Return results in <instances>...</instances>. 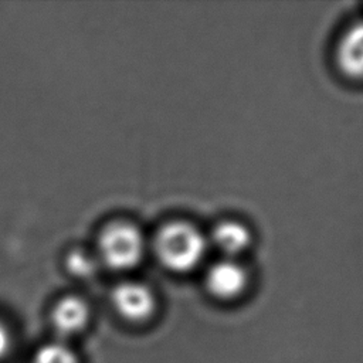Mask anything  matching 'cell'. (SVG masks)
I'll use <instances>...</instances> for the list:
<instances>
[{"label": "cell", "instance_id": "6da1fadb", "mask_svg": "<svg viewBox=\"0 0 363 363\" xmlns=\"http://www.w3.org/2000/svg\"><path fill=\"white\" fill-rule=\"evenodd\" d=\"M206 238L191 224L174 221L166 224L156 237L155 248L160 262L170 271L193 269L206 254Z\"/></svg>", "mask_w": 363, "mask_h": 363}, {"label": "cell", "instance_id": "7a4b0ae2", "mask_svg": "<svg viewBox=\"0 0 363 363\" xmlns=\"http://www.w3.org/2000/svg\"><path fill=\"white\" fill-rule=\"evenodd\" d=\"M99 252L108 267L113 269H129L142 258V234L135 225L128 223L111 224L101 233Z\"/></svg>", "mask_w": 363, "mask_h": 363}, {"label": "cell", "instance_id": "3957f363", "mask_svg": "<svg viewBox=\"0 0 363 363\" xmlns=\"http://www.w3.org/2000/svg\"><path fill=\"white\" fill-rule=\"evenodd\" d=\"M111 299L116 312L130 322L149 319L156 308L152 291L139 282L119 284L112 291Z\"/></svg>", "mask_w": 363, "mask_h": 363}, {"label": "cell", "instance_id": "277c9868", "mask_svg": "<svg viewBox=\"0 0 363 363\" xmlns=\"http://www.w3.org/2000/svg\"><path fill=\"white\" fill-rule=\"evenodd\" d=\"M248 274L245 268L234 259H221L210 267L206 274L208 292L220 299L238 296L247 286Z\"/></svg>", "mask_w": 363, "mask_h": 363}, {"label": "cell", "instance_id": "5b68a950", "mask_svg": "<svg viewBox=\"0 0 363 363\" xmlns=\"http://www.w3.org/2000/svg\"><path fill=\"white\" fill-rule=\"evenodd\" d=\"M336 64L346 77L363 79V21L350 26L340 37Z\"/></svg>", "mask_w": 363, "mask_h": 363}, {"label": "cell", "instance_id": "8992f818", "mask_svg": "<svg viewBox=\"0 0 363 363\" xmlns=\"http://www.w3.org/2000/svg\"><path fill=\"white\" fill-rule=\"evenodd\" d=\"M88 305L77 296H67L54 306L51 322L57 333L67 337L81 332L88 323Z\"/></svg>", "mask_w": 363, "mask_h": 363}, {"label": "cell", "instance_id": "52a82bcc", "mask_svg": "<svg viewBox=\"0 0 363 363\" xmlns=\"http://www.w3.org/2000/svg\"><path fill=\"white\" fill-rule=\"evenodd\" d=\"M213 242L227 257L241 254L250 247V230L237 221H223L213 231Z\"/></svg>", "mask_w": 363, "mask_h": 363}, {"label": "cell", "instance_id": "ba28073f", "mask_svg": "<svg viewBox=\"0 0 363 363\" xmlns=\"http://www.w3.org/2000/svg\"><path fill=\"white\" fill-rule=\"evenodd\" d=\"M33 363H79V360L77 353L64 342H51L34 353Z\"/></svg>", "mask_w": 363, "mask_h": 363}, {"label": "cell", "instance_id": "9c48e42d", "mask_svg": "<svg viewBox=\"0 0 363 363\" xmlns=\"http://www.w3.org/2000/svg\"><path fill=\"white\" fill-rule=\"evenodd\" d=\"M67 267L77 277H89L94 274L95 262L89 255L81 251H72L67 258Z\"/></svg>", "mask_w": 363, "mask_h": 363}, {"label": "cell", "instance_id": "30bf717a", "mask_svg": "<svg viewBox=\"0 0 363 363\" xmlns=\"http://www.w3.org/2000/svg\"><path fill=\"white\" fill-rule=\"evenodd\" d=\"M11 346V337L9 330L6 329V326L3 323H0V360L3 357H6V354L9 353Z\"/></svg>", "mask_w": 363, "mask_h": 363}]
</instances>
